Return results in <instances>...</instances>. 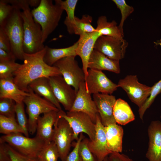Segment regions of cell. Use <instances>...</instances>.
Masks as SVG:
<instances>
[{
    "mask_svg": "<svg viewBox=\"0 0 161 161\" xmlns=\"http://www.w3.org/2000/svg\"><path fill=\"white\" fill-rule=\"evenodd\" d=\"M103 161H108V156L106 157L104 159Z\"/></svg>",
    "mask_w": 161,
    "mask_h": 161,
    "instance_id": "cell-44",
    "label": "cell"
},
{
    "mask_svg": "<svg viewBox=\"0 0 161 161\" xmlns=\"http://www.w3.org/2000/svg\"><path fill=\"white\" fill-rule=\"evenodd\" d=\"M75 57L63 58L53 66L58 69L65 80L73 88L77 93L80 83L85 82V77L84 71L79 67Z\"/></svg>",
    "mask_w": 161,
    "mask_h": 161,
    "instance_id": "cell-9",
    "label": "cell"
},
{
    "mask_svg": "<svg viewBox=\"0 0 161 161\" xmlns=\"http://www.w3.org/2000/svg\"><path fill=\"white\" fill-rule=\"evenodd\" d=\"M46 46L44 49L33 54H24V63L13 74V80L21 90L28 92L29 84L41 78L61 75L56 67L50 66L45 63L44 57Z\"/></svg>",
    "mask_w": 161,
    "mask_h": 161,
    "instance_id": "cell-1",
    "label": "cell"
},
{
    "mask_svg": "<svg viewBox=\"0 0 161 161\" xmlns=\"http://www.w3.org/2000/svg\"><path fill=\"white\" fill-rule=\"evenodd\" d=\"M95 135L93 140L89 139L88 145L97 161H103L105 158L112 153L108 148L105 126L102 124L98 113L95 123Z\"/></svg>",
    "mask_w": 161,
    "mask_h": 161,
    "instance_id": "cell-14",
    "label": "cell"
},
{
    "mask_svg": "<svg viewBox=\"0 0 161 161\" xmlns=\"http://www.w3.org/2000/svg\"><path fill=\"white\" fill-rule=\"evenodd\" d=\"M112 1L120 11L121 18L118 27L121 34L124 36L123 27L124 22L134 11V9L132 6L128 5L124 0H112Z\"/></svg>",
    "mask_w": 161,
    "mask_h": 161,
    "instance_id": "cell-32",
    "label": "cell"
},
{
    "mask_svg": "<svg viewBox=\"0 0 161 161\" xmlns=\"http://www.w3.org/2000/svg\"><path fill=\"white\" fill-rule=\"evenodd\" d=\"M52 141L58 149L59 158L64 161L69 153L71 144L74 140L73 131L64 118L58 116L54 126Z\"/></svg>",
    "mask_w": 161,
    "mask_h": 161,
    "instance_id": "cell-8",
    "label": "cell"
},
{
    "mask_svg": "<svg viewBox=\"0 0 161 161\" xmlns=\"http://www.w3.org/2000/svg\"><path fill=\"white\" fill-rule=\"evenodd\" d=\"M85 83L87 92L90 94L111 95L116 91L117 84L109 79L102 71L89 69Z\"/></svg>",
    "mask_w": 161,
    "mask_h": 161,
    "instance_id": "cell-12",
    "label": "cell"
},
{
    "mask_svg": "<svg viewBox=\"0 0 161 161\" xmlns=\"http://www.w3.org/2000/svg\"><path fill=\"white\" fill-rule=\"evenodd\" d=\"M108 161H134L123 154L112 152L108 156Z\"/></svg>",
    "mask_w": 161,
    "mask_h": 161,
    "instance_id": "cell-41",
    "label": "cell"
},
{
    "mask_svg": "<svg viewBox=\"0 0 161 161\" xmlns=\"http://www.w3.org/2000/svg\"><path fill=\"white\" fill-rule=\"evenodd\" d=\"M48 78L55 97L65 110L70 111L76 97V91L66 82L62 75Z\"/></svg>",
    "mask_w": 161,
    "mask_h": 161,
    "instance_id": "cell-13",
    "label": "cell"
},
{
    "mask_svg": "<svg viewBox=\"0 0 161 161\" xmlns=\"http://www.w3.org/2000/svg\"><path fill=\"white\" fill-rule=\"evenodd\" d=\"M160 117H161V116H160Z\"/></svg>",
    "mask_w": 161,
    "mask_h": 161,
    "instance_id": "cell-45",
    "label": "cell"
},
{
    "mask_svg": "<svg viewBox=\"0 0 161 161\" xmlns=\"http://www.w3.org/2000/svg\"><path fill=\"white\" fill-rule=\"evenodd\" d=\"M29 92L21 90L13 81V77L0 79V98L12 99L16 103L23 102Z\"/></svg>",
    "mask_w": 161,
    "mask_h": 161,
    "instance_id": "cell-21",
    "label": "cell"
},
{
    "mask_svg": "<svg viewBox=\"0 0 161 161\" xmlns=\"http://www.w3.org/2000/svg\"><path fill=\"white\" fill-rule=\"evenodd\" d=\"M20 10L14 7L12 12L0 26L8 37L10 44V52L16 59L24 60L23 48L24 29Z\"/></svg>",
    "mask_w": 161,
    "mask_h": 161,
    "instance_id": "cell-4",
    "label": "cell"
},
{
    "mask_svg": "<svg viewBox=\"0 0 161 161\" xmlns=\"http://www.w3.org/2000/svg\"><path fill=\"white\" fill-rule=\"evenodd\" d=\"M78 41L70 47L62 48H52L46 46V50L44 57V61L47 64L52 66L57 61L63 58L76 57Z\"/></svg>",
    "mask_w": 161,
    "mask_h": 161,
    "instance_id": "cell-24",
    "label": "cell"
},
{
    "mask_svg": "<svg viewBox=\"0 0 161 161\" xmlns=\"http://www.w3.org/2000/svg\"><path fill=\"white\" fill-rule=\"evenodd\" d=\"M161 92V79L151 87L149 97L143 105L139 108L138 113L141 119L143 120V115L146 110L153 102L156 97Z\"/></svg>",
    "mask_w": 161,
    "mask_h": 161,
    "instance_id": "cell-30",
    "label": "cell"
},
{
    "mask_svg": "<svg viewBox=\"0 0 161 161\" xmlns=\"http://www.w3.org/2000/svg\"><path fill=\"white\" fill-rule=\"evenodd\" d=\"M15 113L17 122L23 131V134L29 137L28 119L25 113L24 103L23 102L16 103Z\"/></svg>",
    "mask_w": 161,
    "mask_h": 161,
    "instance_id": "cell-31",
    "label": "cell"
},
{
    "mask_svg": "<svg viewBox=\"0 0 161 161\" xmlns=\"http://www.w3.org/2000/svg\"><path fill=\"white\" fill-rule=\"evenodd\" d=\"M91 95L86 91L85 82L81 83L73 105L69 111L85 113L88 115L92 121L95 123L97 116L98 113L95 103Z\"/></svg>",
    "mask_w": 161,
    "mask_h": 161,
    "instance_id": "cell-15",
    "label": "cell"
},
{
    "mask_svg": "<svg viewBox=\"0 0 161 161\" xmlns=\"http://www.w3.org/2000/svg\"><path fill=\"white\" fill-rule=\"evenodd\" d=\"M88 68L101 71L106 70L117 74L120 72L119 61L110 59L95 49L90 56Z\"/></svg>",
    "mask_w": 161,
    "mask_h": 161,
    "instance_id": "cell-20",
    "label": "cell"
},
{
    "mask_svg": "<svg viewBox=\"0 0 161 161\" xmlns=\"http://www.w3.org/2000/svg\"><path fill=\"white\" fill-rule=\"evenodd\" d=\"M15 57L10 52L0 49V62L16 61Z\"/></svg>",
    "mask_w": 161,
    "mask_h": 161,
    "instance_id": "cell-43",
    "label": "cell"
},
{
    "mask_svg": "<svg viewBox=\"0 0 161 161\" xmlns=\"http://www.w3.org/2000/svg\"><path fill=\"white\" fill-rule=\"evenodd\" d=\"M93 98L102 124L105 126L117 123L113 114L116 100L115 97L111 95L97 93L93 94Z\"/></svg>",
    "mask_w": 161,
    "mask_h": 161,
    "instance_id": "cell-16",
    "label": "cell"
},
{
    "mask_svg": "<svg viewBox=\"0 0 161 161\" xmlns=\"http://www.w3.org/2000/svg\"><path fill=\"white\" fill-rule=\"evenodd\" d=\"M41 0L39 5L31 10L34 20L41 26L44 43L58 26L64 11L60 0Z\"/></svg>",
    "mask_w": 161,
    "mask_h": 161,
    "instance_id": "cell-3",
    "label": "cell"
},
{
    "mask_svg": "<svg viewBox=\"0 0 161 161\" xmlns=\"http://www.w3.org/2000/svg\"><path fill=\"white\" fill-rule=\"evenodd\" d=\"M60 116L64 118L69 123L74 133V140L76 141L81 133H85L89 139L93 140L95 135V123L86 114L80 112L68 111L66 113L62 110L59 111Z\"/></svg>",
    "mask_w": 161,
    "mask_h": 161,
    "instance_id": "cell-7",
    "label": "cell"
},
{
    "mask_svg": "<svg viewBox=\"0 0 161 161\" xmlns=\"http://www.w3.org/2000/svg\"><path fill=\"white\" fill-rule=\"evenodd\" d=\"M105 129L109 150L112 152H121L123 135V128L115 123L105 126Z\"/></svg>",
    "mask_w": 161,
    "mask_h": 161,
    "instance_id": "cell-23",
    "label": "cell"
},
{
    "mask_svg": "<svg viewBox=\"0 0 161 161\" xmlns=\"http://www.w3.org/2000/svg\"><path fill=\"white\" fill-rule=\"evenodd\" d=\"M100 36L96 31L92 33H86L80 35L78 41L76 54L77 55L79 56L81 59L82 69L85 74V79L88 75V63L90 56L94 49L95 43Z\"/></svg>",
    "mask_w": 161,
    "mask_h": 161,
    "instance_id": "cell-17",
    "label": "cell"
},
{
    "mask_svg": "<svg viewBox=\"0 0 161 161\" xmlns=\"http://www.w3.org/2000/svg\"><path fill=\"white\" fill-rule=\"evenodd\" d=\"M29 87L35 93L52 103L59 110H62L60 103L53 93L48 78H38L31 82L29 85Z\"/></svg>",
    "mask_w": 161,
    "mask_h": 161,
    "instance_id": "cell-22",
    "label": "cell"
},
{
    "mask_svg": "<svg viewBox=\"0 0 161 161\" xmlns=\"http://www.w3.org/2000/svg\"><path fill=\"white\" fill-rule=\"evenodd\" d=\"M117 85L126 92L130 100L139 108L149 96L151 89V87L140 83L136 75H127L120 79Z\"/></svg>",
    "mask_w": 161,
    "mask_h": 161,
    "instance_id": "cell-10",
    "label": "cell"
},
{
    "mask_svg": "<svg viewBox=\"0 0 161 161\" xmlns=\"http://www.w3.org/2000/svg\"><path fill=\"white\" fill-rule=\"evenodd\" d=\"M28 90L29 95L25 97L23 102L26 106L28 116L29 133L32 135L36 132L37 121L41 114L60 110L52 103L35 93L29 87Z\"/></svg>",
    "mask_w": 161,
    "mask_h": 161,
    "instance_id": "cell-5",
    "label": "cell"
},
{
    "mask_svg": "<svg viewBox=\"0 0 161 161\" xmlns=\"http://www.w3.org/2000/svg\"><path fill=\"white\" fill-rule=\"evenodd\" d=\"M96 30L100 36H107L119 39L123 38L124 37L116 22L114 20L108 22L105 16H101L98 18Z\"/></svg>",
    "mask_w": 161,
    "mask_h": 161,
    "instance_id": "cell-27",
    "label": "cell"
},
{
    "mask_svg": "<svg viewBox=\"0 0 161 161\" xmlns=\"http://www.w3.org/2000/svg\"><path fill=\"white\" fill-rule=\"evenodd\" d=\"M0 133L4 135L21 133L23 131L15 117H8L0 115Z\"/></svg>",
    "mask_w": 161,
    "mask_h": 161,
    "instance_id": "cell-28",
    "label": "cell"
},
{
    "mask_svg": "<svg viewBox=\"0 0 161 161\" xmlns=\"http://www.w3.org/2000/svg\"><path fill=\"white\" fill-rule=\"evenodd\" d=\"M148 133L149 141L145 157L149 161H161V122L152 121Z\"/></svg>",
    "mask_w": 161,
    "mask_h": 161,
    "instance_id": "cell-18",
    "label": "cell"
},
{
    "mask_svg": "<svg viewBox=\"0 0 161 161\" xmlns=\"http://www.w3.org/2000/svg\"><path fill=\"white\" fill-rule=\"evenodd\" d=\"M128 42L123 38L101 35L97 40L94 49L112 59L119 61L124 57Z\"/></svg>",
    "mask_w": 161,
    "mask_h": 161,
    "instance_id": "cell-11",
    "label": "cell"
},
{
    "mask_svg": "<svg viewBox=\"0 0 161 161\" xmlns=\"http://www.w3.org/2000/svg\"><path fill=\"white\" fill-rule=\"evenodd\" d=\"M58 111H52L43 114L38 119L35 137L45 144L52 141L54 124L58 116Z\"/></svg>",
    "mask_w": 161,
    "mask_h": 161,
    "instance_id": "cell-19",
    "label": "cell"
},
{
    "mask_svg": "<svg viewBox=\"0 0 161 161\" xmlns=\"http://www.w3.org/2000/svg\"><path fill=\"white\" fill-rule=\"evenodd\" d=\"M85 137L83 133L80 134L79 138L76 141L73 150L68 154L64 161H82L79 151V147L82 140Z\"/></svg>",
    "mask_w": 161,
    "mask_h": 161,
    "instance_id": "cell-38",
    "label": "cell"
},
{
    "mask_svg": "<svg viewBox=\"0 0 161 161\" xmlns=\"http://www.w3.org/2000/svg\"><path fill=\"white\" fill-rule=\"evenodd\" d=\"M0 49L7 52H10V44L9 39L1 28H0Z\"/></svg>",
    "mask_w": 161,
    "mask_h": 161,
    "instance_id": "cell-40",
    "label": "cell"
},
{
    "mask_svg": "<svg viewBox=\"0 0 161 161\" xmlns=\"http://www.w3.org/2000/svg\"><path fill=\"white\" fill-rule=\"evenodd\" d=\"M15 7L21 10L24 39L23 48L25 53L33 54L44 49L42 41V32L40 25L34 20L30 8V0H5Z\"/></svg>",
    "mask_w": 161,
    "mask_h": 161,
    "instance_id": "cell-2",
    "label": "cell"
},
{
    "mask_svg": "<svg viewBox=\"0 0 161 161\" xmlns=\"http://www.w3.org/2000/svg\"><path fill=\"white\" fill-rule=\"evenodd\" d=\"M78 2L77 0H60L61 7L64 10L66 11L67 15L64 21L72 22L75 21V11Z\"/></svg>",
    "mask_w": 161,
    "mask_h": 161,
    "instance_id": "cell-35",
    "label": "cell"
},
{
    "mask_svg": "<svg viewBox=\"0 0 161 161\" xmlns=\"http://www.w3.org/2000/svg\"><path fill=\"white\" fill-rule=\"evenodd\" d=\"M22 134L17 133L4 135L0 138V143H6L24 155L38 158L46 144L36 137L30 138Z\"/></svg>",
    "mask_w": 161,
    "mask_h": 161,
    "instance_id": "cell-6",
    "label": "cell"
},
{
    "mask_svg": "<svg viewBox=\"0 0 161 161\" xmlns=\"http://www.w3.org/2000/svg\"><path fill=\"white\" fill-rule=\"evenodd\" d=\"M59 158L58 149L53 141L45 144L38 157L40 161H58Z\"/></svg>",
    "mask_w": 161,
    "mask_h": 161,
    "instance_id": "cell-29",
    "label": "cell"
},
{
    "mask_svg": "<svg viewBox=\"0 0 161 161\" xmlns=\"http://www.w3.org/2000/svg\"><path fill=\"white\" fill-rule=\"evenodd\" d=\"M16 103L8 98H0V115L8 117H15Z\"/></svg>",
    "mask_w": 161,
    "mask_h": 161,
    "instance_id": "cell-34",
    "label": "cell"
},
{
    "mask_svg": "<svg viewBox=\"0 0 161 161\" xmlns=\"http://www.w3.org/2000/svg\"></svg>",
    "mask_w": 161,
    "mask_h": 161,
    "instance_id": "cell-46",
    "label": "cell"
},
{
    "mask_svg": "<svg viewBox=\"0 0 161 161\" xmlns=\"http://www.w3.org/2000/svg\"><path fill=\"white\" fill-rule=\"evenodd\" d=\"M0 161H12L5 143H0Z\"/></svg>",
    "mask_w": 161,
    "mask_h": 161,
    "instance_id": "cell-42",
    "label": "cell"
},
{
    "mask_svg": "<svg viewBox=\"0 0 161 161\" xmlns=\"http://www.w3.org/2000/svg\"><path fill=\"white\" fill-rule=\"evenodd\" d=\"M92 21V17L87 15L83 16L80 19L75 17V21L72 22L64 21V23L69 34H74L80 36L96 31V29L91 24Z\"/></svg>",
    "mask_w": 161,
    "mask_h": 161,
    "instance_id": "cell-25",
    "label": "cell"
},
{
    "mask_svg": "<svg viewBox=\"0 0 161 161\" xmlns=\"http://www.w3.org/2000/svg\"><path fill=\"white\" fill-rule=\"evenodd\" d=\"M21 64L14 60L0 62V79L13 77V73Z\"/></svg>",
    "mask_w": 161,
    "mask_h": 161,
    "instance_id": "cell-33",
    "label": "cell"
},
{
    "mask_svg": "<svg viewBox=\"0 0 161 161\" xmlns=\"http://www.w3.org/2000/svg\"><path fill=\"white\" fill-rule=\"evenodd\" d=\"M14 7L4 1H0V26L10 14Z\"/></svg>",
    "mask_w": 161,
    "mask_h": 161,
    "instance_id": "cell-39",
    "label": "cell"
},
{
    "mask_svg": "<svg viewBox=\"0 0 161 161\" xmlns=\"http://www.w3.org/2000/svg\"><path fill=\"white\" fill-rule=\"evenodd\" d=\"M6 143L8 154L12 161H40L38 158H33L24 155Z\"/></svg>",
    "mask_w": 161,
    "mask_h": 161,
    "instance_id": "cell-37",
    "label": "cell"
},
{
    "mask_svg": "<svg viewBox=\"0 0 161 161\" xmlns=\"http://www.w3.org/2000/svg\"><path fill=\"white\" fill-rule=\"evenodd\" d=\"M113 114L116 123L123 125L127 124L135 119V116L129 104L120 98L116 100Z\"/></svg>",
    "mask_w": 161,
    "mask_h": 161,
    "instance_id": "cell-26",
    "label": "cell"
},
{
    "mask_svg": "<svg viewBox=\"0 0 161 161\" xmlns=\"http://www.w3.org/2000/svg\"><path fill=\"white\" fill-rule=\"evenodd\" d=\"M89 139L84 137L80 144L79 151L82 161H97L89 147Z\"/></svg>",
    "mask_w": 161,
    "mask_h": 161,
    "instance_id": "cell-36",
    "label": "cell"
}]
</instances>
